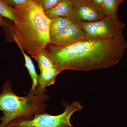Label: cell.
<instances>
[{
    "instance_id": "1",
    "label": "cell",
    "mask_w": 127,
    "mask_h": 127,
    "mask_svg": "<svg viewBox=\"0 0 127 127\" xmlns=\"http://www.w3.org/2000/svg\"><path fill=\"white\" fill-rule=\"evenodd\" d=\"M127 49L123 34L114 38L88 39L63 44L50 43L45 48L53 65L62 71H87L117 64Z\"/></svg>"
},
{
    "instance_id": "2",
    "label": "cell",
    "mask_w": 127,
    "mask_h": 127,
    "mask_svg": "<svg viewBox=\"0 0 127 127\" xmlns=\"http://www.w3.org/2000/svg\"><path fill=\"white\" fill-rule=\"evenodd\" d=\"M13 8L17 17L12 28L14 40L36 60L39 53L50 43L51 20L33 0Z\"/></svg>"
},
{
    "instance_id": "3",
    "label": "cell",
    "mask_w": 127,
    "mask_h": 127,
    "mask_svg": "<svg viewBox=\"0 0 127 127\" xmlns=\"http://www.w3.org/2000/svg\"><path fill=\"white\" fill-rule=\"evenodd\" d=\"M48 95L36 90L29 92L26 96L20 97L13 92L10 82H5L0 94V110L3 116L0 117V127H6L12 120L23 118L31 120L34 116L45 112Z\"/></svg>"
},
{
    "instance_id": "4",
    "label": "cell",
    "mask_w": 127,
    "mask_h": 127,
    "mask_svg": "<svg viewBox=\"0 0 127 127\" xmlns=\"http://www.w3.org/2000/svg\"><path fill=\"white\" fill-rule=\"evenodd\" d=\"M64 111L58 115L44 113L35 115L31 120L23 118L16 119L6 127H72L70 119L74 113L83 108L80 103L73 101L71 104L64 102Z\"/></svg>"
},
{
    "instance_id": "5",
    "label": "cell",
    "mask_w": 127,
    "mask_h": 127,
    "mask_svg": "<svg viewBox=\"0 0 127 127\" xmlns=\"http://www.w3.org/2000/svg\"><path fill=\"white\" fill-rule=\"evenodd\" d=\"M79 25L88 39H110L123 34L125 24L119 19L118 16H106L92 22H81Z\"/></svg>"
},
{
    "instance_id": "6",
    "label": "cell",
    "mask_w": 127,
    "mask_h": 127,
    "mask_svg": "<svg viewBox=\"0 0 127 127\" xmlns=\"http://www.w3.org/2000/svg\"><path fill=\"white\" fill-rule=\"evenodd\" d=\"M73 5L70 18L74 23L96 21L106 16L102 8L92 0H78Z\"/></svg>"
},
{
    "instance_id": "7",
    "label": "cell",
    "mask_w": 127,
    "mask_h": 127,
    "mask_svg": "<svg viewBox=\"0 0 127 127\" xmlns=\"http://www.w3.org/2000/svg\"><path fill=\"white\" fill-rule=\"evenodd\" d=\"M85 38V33L79 23H73L61 32L50 39V43L63 44Z\"/></svg>"
},
{
    "instance_id": "8",
    "label": "cell",
    "mask_w": 127,
    "mask_h": 127,
    "mask_svg": "<svg viewBox=\"0 0 127 127\" xmlns=\"http://www.w3.org/2000/svg\"><path fill=\"white\" fill-rule=\"evenodd\" d=\"M40 72L36 90L41 93H46V88L55 84L57 76L62 71L54 66L43 69Z\"/></svg>"
},
{
    "instance_id": "9",
    "label": "cell",
    "mask_w": 127,
    "mask_h": 127,
    "mask_svg": "<svg viewBox=\"0 0 127 127\" xmlns=\"http://www.w3.org/2000/svg\"><path fill=\"white\" fill-rule=\"evenodd\" d=\"M73 5V2L70 0H61L51 9L44 12L49 18L56 16L70 17Z\"/></svg>"
},
{
    "instance_id": "10",
    "label": "cell",
    "mask_w": 127,
    "mask_h": 127,
    "mask_svg": "<svg viewBox=\"0 0 127 127\" xmlns=\"http://www.w3.org/2000/svg\"><path fill=\"white\" fill-rule=\"evenodd\" d=\"M49 27L50 39L59 34L68 26L74 23L68 17L56 16L50 18Z\"/></svg>"
},
{
    "instance_id": "11",
    "label": "cell",
    "mask_w": 127,
    "mask_h": 127,
    "mask_svg": "<svg viewBox=\"0 0 127 127\" xmlns=\"http://www.w3.org/2000/svg\"><path fill=\"white\" fill-rule=\"evenodd\" d=\"M17 45L21 49L22 53L23 55V57L25 58V65L28 70L29 75L31 78L32 81V85L30 91L34 92L36 91L38 86L39 76L37 73L34 64L30 57L25 53L24 49L20 45Z\"/></svg>"
},
{
    "instance_id": "12",
    "label": "cell",
    "mask_w": 127,
    "mask_h": 127,
    "mask_svg": "<svg viewBox=\"0 0 127 127\" xmlns=\"http://www.w3.org/2000/svg\"><path fill=\"white\" fill-rule=\"evenodd\" d=\"M117 0H103L101 8L106 16L117 15Z\"/></svg>"
},
{
    "instance_id": "13",
    "label": "cell",
    "mask_w": 127,
    "mask_h": 127,
    "mask_svg": "<svg viewBox=\"0 0 127 127\" xmlns=\"http://www.w3.org/2000/svg\"><path fill=\"white\" fill-rule=\"evenodd\" d=\"M0 15L2 17L9 18L11 20L15 22L17 17L14 11L13 7L0 0Z\"/></svg>"
},
{
    "instance_id": "14",
    "label": "cell",
    "mask_w": 127,
    "mask_h": 127,
    "mask_svg": "<svg viewBox=\"0 0 127 127\" xmlns=\"http://www.w3.org/2000/svg\"><path fill=\"white\" fill-rule=\"evenodd\" d=\"M36 61L38 63L40 71L54 66L45 49L42 50L39 53Z\"/></svg>"
},
{
    "instance_id": "15",
    "label": "cell",
    "mask_w": 127,
    "mask_h": 127,
    "mask_svg": "<svg viewBox=\"0 0 127 127\" xmlns=\"http://www.w3.org/2000/svg\"><path fill=\"white\" fill-rule=\"evenodd\" d=\"M41 6L44 11L54 7L61 0H33Z\"/></svg>"
},
{
    "instance_id": "16",
    "label": "cell",
    "mask_w": 127,
    "mask_h": 127,
    "mask_svg": "<svg viewBox=\"0 0 127 127\" xmlns=\"http://www.w3.org/2000/svg\"><path fill=\"white\" fill-rule=\"evenodd\" d=\"M7 3L11 7L16 6L30 0H6Z\"/></svg>"
},
{
    "instance_id": "17",
    "label": "cell",
    "mask_w": 127,
    "mask_h": 127,
    "mask_svg": "<svg viewBox=\"0 0 127 127\" xmlns=\"http://www.w3.org/2000/svg\"><path fill=\"white\" fill-rule=\"evenodd\" d=\"M0 26L3 27H9V26L4 20H3L2 16L0 15Z\"/></svg>"
},
{
    "instance_id": "18",
    "label": "cell",
    "mask_w": 127,
    "mask_h": 127,
    "mask_svg": "<svg viewBox=\"0 0 127 127\" xmlns=\"http://www.w3.org/2000/svg\"><path fill=\"white\" fill-rule=\"evenodd\" d=\"M95 4L101 8L103 0H92Z\"/></svg>"
},
{
    "instance_id": "19",
    "label": "cell",
    "mask_w": 127,
    "mask_h": 127,
    "mask_svg": "<svg viewBox=\"0 0 127 127\" xmlns=\"http://www.w3.org/2000/svg\"><path fill=\"white\" fill-rule=\"evenodd\" d=\"M125 0H117L118 4V6H119L122 2Z\"/></svg>"
},
{
    "instance_id": "20",
    "label": "cell",
    "mask_w": 127,
    "mask_h": 127,
    "mask_svg": "<svg viewBox=\"0 0 127 127\" xmlns=\"http://www.w3.org/2000/svg\"><path fill=\"white\" fill-rule=\"evenodd\" d=\"M71 1H72V2H74L76 1H77L78 0H70Z\"/></svg>"
},
{
    "instance_id": "21",
    "label": "cell",
    "mask_w": 127,
    "mask_h": 127,
    "mask_svg": "<svg viewBox=\"0 0 127 127\" xmlns=\"http://www.w3.org/2000/svg\"><path fill=\"white\" fill-rule=\"evenodd\" d=\"M0 0L2 1H4V2H6V3H7V0Z\"/></svg>"
},
{
    "instance_id": "22",
    "label": "cell",
    "mask_w": 127,
    "mask_h": 127,
    "mask_svg": "<svg viewBox=\"0 0 127 127\" xmlns=\"http://www.w3.org/2000/svg\"></svg>"
},
{
    "instance_id": "23",
    "label": "cell",
    "mask_w": 127,
    "mask_h": 127,
    "mask_svg": "<svg viewBox=\"0 0 127 127\" xmlns=\"http://www.w3.org/2000/svg\"></svg>"
}]
</instances>
